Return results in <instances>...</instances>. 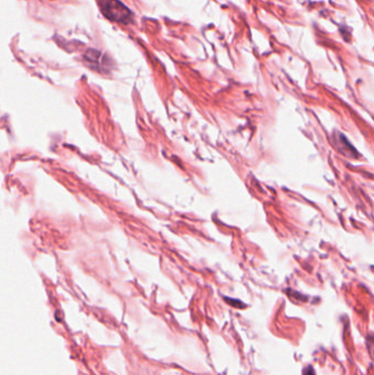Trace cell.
I'll use <instances>...</instances> for the list:
<instances>
[{
  "instance_id": "6da1fadb",
  "label": "cell",
  "mask_w": 374,
  "mask_h": 375,
  "mask_svg": "<svg viewBox=\"0 0 374 375\" xmlns=\"http://www.w3.org/2000/svg\"><path fill=\"white\" fill-rule=\"evenodd\" d=\"M102 15L110 21L130 24L134 20V14L120 0H97Z\"/></svg>"
},
{
  "instance_id": "7a4b0ae2",
  "label": "cell",
  "mask_w": 374,
  "mask_h": 375,
  "mask_svg": "<svg viewBox=\"0 0 374 375\" xmlns=\"http://www.w3.org/2000/svg\"><path fill=\"white\" fill-rule=\"evenodd\" d=\"M304 375H315L314 374V370H313V368H307V370H305V371H304Z\"/></svg>"
}]
</instances>
